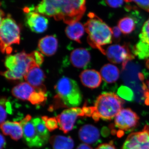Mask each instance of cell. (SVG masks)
Listing matches in <instances>:
<instances>
[{
  "label": "cell",
  "instance_id": "cell-1",
  "mask_svg": "<svg viewBox=\"0 0 149 149\" xmlns=\"http://www.w3.org/2000/svg\"><path fill=\"white\" fill-rule=\"evenodd\" d=\"M44 56L38 51L27 54L24 51L7 56L5 65L7 70L1 74L8 80L22 79L30 68L40 66L44 61Z\"/></svg>",
  "mask_w": 149,
  "mask_h": 149
},
{
  "label": "cell",
  "instance_id": "cell-9",
  "mask_svg": "<svg viewBox=\"0 0 149 149\" xmlns=\"http://www.w3.org/2000/svg\"><path fill=\"white\" fill-rule=\"evenodd\" d=\"M121 149H149V125H145L141 131L130 133Z\"/></svg>",
  "mask_w": 149,
  "mask_h": 149
},
{
  "label": "cell",
  "instance_id": "cell-11",
  "mask_svg": "<svg viewBox=\"0 0 149 149\" xmlns=\"http://www.w3.org/2000/svg\"><path fill=\"white\" fill-rule=\"evenodd\" d=\"M114 118L116 127L126 131L136 128L140 120L138 115L130 108L123 109Z\"/></svg>",
  "mask_w": 149,
  "mask_h": 149
},
{
  "label": "cell",
  "instance_id": "cell-18",
  "mask_svg": "<svg viewBox=\"0 0 149 149\" xmlns=\"http://www.w3.org/2000/svg\"><path fill=\"white\" fill-rule=\"evenodd\" d=\"M1 128L4 135L10 136L15 141H18L23 136V128L20 122L6 121L1 123Z\"/></svg>",
  "mask_w": 149,
  "mask_h": 149
},
{
  "label": "cell",
  "instance_id": "cell-17",
  "mask_svg": "<svg viewBox=\"0 0 149 149\" xmlns=\"http://www.w3.org/2000/svg\"><path fill=\"white\" fill-rule=\"evenodd\" d=\"M36 12L49 17L55 19L58 14V4L56 0H42L34 8Z\"/></svg>",
  "mask_w": 149,
  "mask_h": 149
},
{
  "label": "cell",
  "instance_id": "cell-8",
  "mask_svg": "<svg viewBox=\"0 0 149 149\" xmlns=\"http://www.w3.org/2000/svg\"><path fill=\"white\" fill-rule=\"evenodd\" d=\"M105 55L109 61L115 64H122V69H125L128 63L133 59L135 56L129 45H112L105 50Z\"/></svg>",
  "mask_w": 149,
  "mask_h": 149
},
{
  "label": "cell",
  "instance_id": "cell-31",
  "mask_svg": "<svg viewBox=\"0 0 149 149\" xmlns=\"http://www.w3.org/2000/svg\"><path fill=\"white\" fill-rule=\"evenodd\" d=\"M126 3L134 2L139 7L149 12V0H124Z\"/></svg>",
  "mask_w": 149,
  "mask_h": 149
},
{
  "label": "cell",
  "instance_id": "cell-32",
  "mask_svg": "<svg viewBox=\"0 0 149 149\" xmlns=\"http://www.w3.org/2000/svg\"><path fill=\"white\" fill-rule=\"evenodd\" d=\"M142 88L143 92L144 103L147 105H149V80L146 82H142Z\"/></svg>",
  "mask_w": 149,
  "mask_h": 149
},
{
  "label": "cell",
  "instance_id": "cell-34",
  "mask_svg": "<svg viewBox=\"0 0 149 149\" xmlns=\"http://www.w3.org/2000/svg\"><path fill=\"white\" fill-rule=\"evenodd\" d=\"M112 39L115 42H118L120 41L121 37V30L118 27H114L112 28Z\"/></svg>",
  "mask_w": 149,
  "mask_h": 149
},
{
  "label": "cell",
  "instance_id": "cell-33",
  "mask_svg": "<svg viewBox=\"0 0 149 149\" xmlns=\"http://www.w3.org/2000/svg\"><path fill=\"white\" fill-rule=\"evenodd\" d=\"M124 0H105L107 5L112 8H118L123 5Z\"/></svg>",
  "mask_w": 149,
  "mask_h": 149
},
{
  "label": "cell",
  "instance_id": "cell-7",
  "mask_svg": "<svg viewBox=\"0 0 149 149\" xmlns=\"http://www.w3.org/2000/svg\"><path fill=\"white\" fill-rule=\"evenodd\" d=\"M56 20H63L70 25L78 22L86 10V0H59Z\"/></svg>",
  "mask_w": 149,
  "mask_h": 149
},
{
  "label": "cell",
  "instance_id": "cell-6",
  "mask_svg": "<svg viewBox=\"0 0 149 149\" xmlns=\"http://www.w3.org/2000/svg\"><path fill=\"white\" fill-rule=\"evenodd\" d=\"M0 40L3 53H10L12 51L11 46L20 42V27L10 15L1 19Z\"/></svg>",
  "mask_w": 149,
  "mask_h": 149
},
{
  "label": "cell",
  "instance_id": "cell-23",
  "mask_svg": "<svg viewBox=\"0 0 149 149\" xmlns=\"http://www.w3.org/2000/svg\"><path fill=\"white\" fill-rule=\"evenodd\" d=\"M85 30L84 25L78 22L68 25L65 31L67 36L70 39L80 43V39L84 35Z\"/></svg>",
  "mask_w": 149,
  "mask_h": 149
},
{
  "label": "cell",
  "instance_id": "cell-5",
  "mask_svg": "<svg viewBox=\"0 0 149 149\" xmlns=\"http://www.w3.org/2000/svg\"><path fill=\"white\" fill-rule=\"evenodd\" d=\"M24 142L30 148H40L48 143L49 133L42 118H32L22 126Z\"/></svg>",
  "mask_w": 149,
  "mask_h": 149
},
{
  "label": "cell",
  "instance_id": "cell-3",
  "mask_svg": "<svg viewBox=\"0 0 149 149\" xmlns=\"http://www.w3.org/2000/svg\"><path fill=\"white\" fill-rule=\"evenodd\" d=\"M56 95L54 105L56 107H76L82 102L83 95L77 82L68 77H63L55 86Z\"/></svg>",
  "mask_w": 149,
  "mask_h": 149
},
{
  "label": "cell",
  "instance_id": "cell-22",
  "mask_svg": "<svg viewBox=\"0 0 149 149\" xmlns=\"http://www.w3.org/2000/svg\"><path fill=\"white\" fill-rule=\"evenodd\" d=\"M49 141L53 149H72L74 146V141L70 137L54 135Z\"/></svg>",
  "mask_w": 149,
  "mask_h": 149
},
{
  "label": "cell",
  "instance_id": "cell-21",
  "mask_svg": "<svg viewBox=\"0 0 149 149\" xmlns=\"http://www.w3.org/2000/svg\"><path fill=\"white\" fill-rule=\"evenodd\" d=\"M100 74L103 80L109 84L116 82L120 76L118 68L111 64L104 65L101 69Z\"/></svg>",
  "mask_w": 149,
  "mask_h": 149
},
{
  "label": "cell",
  "instance_id": "cell-15",
  "mask_svg": "<svg viewBox=\"0 0 149 149\" xmlns=\"http://www.w3.org/2000/svg\"><path fill=\"white\" fill-rule=\"evenodd\" d=\"M70 59L73 66L77 68H84L90 63L91 56L86 49L78 48L71 53Z\"/></svg>",
  "mask_w": 149,
  "mask_h": 149
},
{
  "label": "cell",
  "instance_id": "cell-28",
  "mask_svg": "<svg viewBox=\"0 0 149 149\" xmlns=\"http://www.w3.org/2000/svg\"><path fill=\"white\" fill-rule=\"evenodd\" d=\"M118 94L122 99L128 101H132L134 99V94L133 90L126 86H121L118 90Z\"/></svg>",
  "mask_w": 149,
  "mask_h": 149
},
{
  "label": "cell",
  "instance_id": "cell-16",
  "mask_svg": "<svg viewBox=\"0 0 149 149\" xmlns=\"http://www.w3.org/2000/svg\"><path fill=\"white\" fill-rule=\"evenodd\" d=\"M78 135L80 140L88 145L95 143L100 137L98 129L91 124H87L81 127L79 130Z\"/></svg>",
  "mask_w": 149,
  "mask_h": 149
},
{
  "label": "cell",
  "instance_id": "cell-13",
  "mask_svg": "<svg viewBox=\"0 0 149 149\" xmlns=\"http://www.w3.org/2000/svg\"><path fill=\"white\" fill-rule=\"evenodd\" d=\"M24 78L26 82L33 88L36 89L46 88L43 84L45 79V75L39 66L33 67L30 68Z\"/></svg>",
  "mask_w": 149,
  "mask_h": 149
},
{
  "label": "cell",
  "instance_id": "cell-14",
  "mask_svg": "<svg viewBox=\"0 0 149 149\" xmlns=\"http://www.w3.org/2000/svg\"><path fill=\"white\" fill-rule=\"evenodd\" d=\"M80 77L82 84L91 89L99 87L101 84L102 79L100 73L93 69L83 70L80 74Z\"/></svg>",
  "mask_w": 149,
  "mask_h": 149
},
{
  "label": "cell",
  "instance_id": "cell-36",
  "mask_svg": "<svg viewBox=\"0 0 149 149\" xmlns=\"http://www.w3.org/2000/svg\"><path fill=\"white\" fill-rule=\"evenodd\" d=\"M6 145V139L2 134H1V149H3L5 148Z\"/></svg>",
  "mask_w": 149,
  "mask_h": 149
},
{
  "label": "cell",
  "instance_id": "cell-37",
  "mask_svg": "<svg viewBox=\"0 0 149 149\" xmlns=\"http://www.w3.org/2000/svg\"><path fill=\"white\" fill-rule=\"evenodd\" d=\"M76 149H93V148L88 144L83 143L79 145Z\"/></svg>",
  "mask_w": 149,
  "mask_h": 149
},
{
  "label": "cell",
  "instance_id": "cell-10",
  "mask_svg": "<svg viewBox=\"0 0 149 149\" xmlns=\"http://www.w3.org/2000/svg\"><path fill=\"white\" fill-rule=\"evenodd\" d=\"M84 116L83 109L76 107L64 110L56 118L59 129L64 133H67L72 130L77 117Z\"/></svg>",
  "mask_w": 149,
  "mask_h": 149
},
{
  "label": "cell",
  "instance_id": "cell-30",
  "mask_svg": "<svg viewBox=\"0 0 149 149\" xmlns=\"http://www.w3.org/2000/svg\"><path fill=\"white\" fill-rule=\"evenodd\" d=\"M139 39L149 45V18L143 25L141 34L139 35Z\"/></svg>",
  "mask_w": 149,
  "mask_h": 149
},
{
  "label": "cell",
  "instance_id": "cell-20",
  "mask_svg": "<svg viewBox=\"0 0 149 149\" xmlns=\"http://www.w3.org/2000/svg\"><path fill=\"white\" fill-rule=\"evenodd\" d=\"M36 89L27 82H24L14 87L12 91V93L17 98L22 100H28L32 93L36 91Z\"/></svg>",
  "mask_w": 149,
  "mask_h": 149
},
{
  "label": "cell",
  "instance_id": "cell-27",
  "mask_svg": "<svg viewBox=\"0 0 149 149\" xmlns=\"http://www.w3.org/2000/svg\"><path fill=\"white\" fill-rule=\"evenodd\" d=\"M1 123L6 121V119L7 117L8 113H11V105L10 102L5 97H3L1 99Z\"/></svg>",
  "mask_w": 149,
  "mask_h": 149
},
{
  "label": "cell",
  "instance_id": "cell-19",
  "mask_svg": "<svg viewBox=\"0 0 149 149\" xmlns=\"http://www.w3.org/2000/svg\"><path fill=\"white\" fill-rule=\"evenodd\" d=\"M38 46L41 53L49 56L56 53L57 50L58 42L55 37L49 35L41 39L39 41Z\"/></svg>",
  "mask_w": 149,
  "mask_h": 149
},
{
  "label": "cell",
  "instance_id": "cell-29",
  "mask_svg": "<svg viewBox=\"0 0 149 149\" xmlns=\"http://www.w3.org/2000/svg\"><path fill=\"white\" fill-rule=\"evenodd\" d=\"M42 118L45 122L46 127L49 131H53L58 128V122L56 118H49L47 116H43Z\"/></svg>",
  "mask_w": 149,
  "mask_h": 149
},
{
  "label": "cell",
  "instance_id": "cell-38",
  "mask_svg": "<svg viewBox=\"0 0 149 149\" xmlns=\"http://www.w3.org/2000/svg\"><path fill=\"white\" fill-rule=\"evenodd\" d=\"M56 1H59V0H56Z\"/></svg>",
  "mask_w": 149,
  "mask_h": 149
},
{
  "label": "cell",
  "instance_id": "cell-24",
  "mask_svg": "<svg viewBox=\"0 0 149 149\" xmlns=\"http://www.w3.org/2000/svg\"><path fill=\"white\" fill-rule=\"evenodd\" d=\"M118 27L124 35H128L135 30L136 27V20L134 17L126 16L121 18L118 23Z\"/></svg>",
  "mask_w": 149,
  "mask_h": 149
},
{
  "label": "cell",
  "instance_id": "cell-4",
  "mask_svg": "<svg viewBox=\"0 0 149 149\" xmlns=\"http://www.w3.org/2000/svg\"><path fill=\"white\" fill-rule=\"evenodd\" d=\"M124 103L123 99L114 93H102L96 100L92 117L96 121L100 119L111 120L123 109Z\"/></svg>",
  "mask_w": 149,
  "mask_h": 149
},
{
  "label": "cell",
  "instance_id": "cell-2",
  "mask_svg": "<svg viewBox=\"0 0 149 149\" xmlns=\"http://www.w3.org/2000/svg\"><path fill=\"white\" fill-rule=\"evenodd\" d=\"M88 17V21L84 25L88 34V43L92 47L105 55L103 47L112 42V29L95 14L90 13Z\"/></svg>",
  "mask_w": 149,
  "mask_h": 149
},
{
  "label": "cell",
  "instance_id": "cell-35",
  "mask_svg": "<svg viewBox=\"0 0 149 149\" xmlns=\"http://www.w3.org/2000/svg\"><path fill=\"white\" fill-rule=\"evenodd\" d=\"M96 149H116L112 143L101 144Z\"/></svg>",
  "mask_w": 149,
  "mask_h": 149
},
{
  "label": "cell",
  "instance_id": "cell-25",
  "mask_svg": "<svg viewBox=\"0 0 149 149\" xmlns=\"http://www.w3.org/2000/svg\"><path fill=\"white\" fill-rule=\"evenodd\" d=\"M132 52L140 59H147L149 58V45L140 40L132 48Z\"/></svg>",
  "mask_w": 149,
  "mask_h": 149
},
{
  "label": "cell",
  "instance_id": "cell-12",
  "mask_svg": "<svg viewBox=\"0 0 149 149\" xmlns=\"http://www.w3.org/2000/svg\"><path fill=\"white\" fill-rule=\"evenodd\" d=\"M26 14L25 24L33 32L41 33L48 28V20L44 15L36 12L34 8L26 7L24 9Z\"/></svg>",
  "mask_w": 149,
  "mask_h": 149
},
{
  "label": "cell",
  "instance_id": "cell-26",
  "mask_svg": "<svg viewBox=\"0 0 149 149\" xmlns=\"http://www.w3.org/2000/svg\"><path fill=\"white\" fill-rule=\"evenodd\" d=\"M47 89H36L28 100L33 105L40 104L45 103L47 99Z\"/></svg>",
  "mask_w": 149,
  "mask_h": 149
}]
</instances>
